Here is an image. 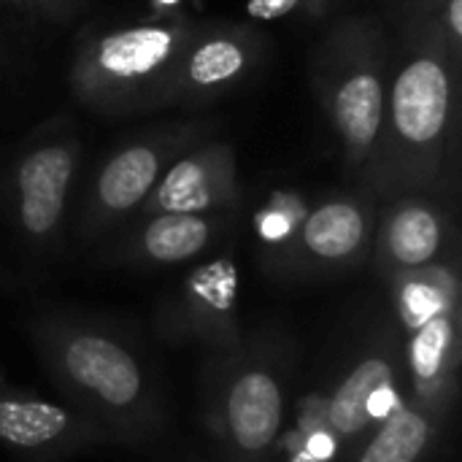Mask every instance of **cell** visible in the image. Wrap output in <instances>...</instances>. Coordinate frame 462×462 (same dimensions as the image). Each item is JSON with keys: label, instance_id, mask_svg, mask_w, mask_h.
Returning <instances> with one entry per match:
<instances>
[{"label": "cell", "instance_id": "6da1fadb", "mask_svg": "<svg viewBox=\"0 0 462 462\" xmlns=\"http://www.w3.org/2000/svg\"><path fill=\"white\" fill-rule=\"evenodd\" d=\"M27 338L51 384L111 441H141L162 428V401L138 338L95 317L46 311Z\"/></svg>", "mask_w": 462, "mask_h": 462}, {"label": "cell", "instance_id": "7a4b0ae2", "mask_svg": "<svg viewBox=\"0 0 462 462\" xmlns=\"http://www.w3.org/2000/svg\"><path fill=\"white\" fill-rule=\"evenodd\" d=\"M457 65L444 27L428 22L387 84L384 122L365 184L379 195H420L441 184L457 119Z\"/></svg>", "mask_w": 462, "mask_h": 462}, {"label": "cell", "instance_id": "3957f363", "mask_svg": "<svg viewBox=\"0 0 462 462\" xmlns=\"http://www.w3.org/2000/svg\"><path fill=\"white\" fill-rule=\"evenodd\" d=\"M198 27L189 19H154L87 38L70 65L76 100L108 116L173 106L181 57Z\"/></svg>", "mask_w": 462, "mask_h": 462}, {"label": "cell", "instance_id": "277c9868", "mask_svg": "<svg viewBox=\"0 0 462 462\" xmlns=\"http://www.w3.org/2000/svg\"><path fill=\"white\" fill-rule=\"evenodd\" d=\"M311 81L341 143L346 176L363 181L376 154L390 84L382 24L374 19L336 24L314 54Z\"/></svg>", "mask_w": 462, "mask_h": 462}, {"label": "cell", "instance_id": "5b68a950", "mask_svg": "<svg viewBox=\"0 0 462 462\" xmlns=\"http://www.w3.org/2000/svg\"><path fill=\"white\" fill-rule=\"evenodd\" d=\"M219 357L208 395V428L233 462H263L284 428L287 387L282 368L263 341H244Z\"/></svg>", "mask_w": 462, "mask_h": 462}, {"label": "cell", "instance_id": "8992f818", "mask_svg": "<svg viewBox=\"0 0 462 462\" xmlns=\"http://www.w3.org/2000/svg\"><path fill=\"white\" fill-rule=\"evenodd\" d=\"M211 122H173L143 133L141 138L119 146L97 171L84 217L81 233L87 238L100 236L119 219L143 206L165 171L187 154L192 146L208 138Z\"/></svg>", "mask_w": 462, "mask_h": 462}, {"label": "cell", "instance_id": "52a82bcc", "mask_svg": "<svg viewBox=\"0 0 462 462\" xmlns=\"http://www.w3.org/2000/svg\"><path fill=\"white\" fill-rule=\"evenodd\" d=\"M76 168L79 138L70 130L46 133V138L35 141L16 160L11 176V198L14 219L24 241L49 246L60 238Z\"/></svg>", "mask_w": 462, "mask_h": 462}, {"label": "cell", "instance_id": "ba28073f", "mask_svg": "<svg viewBox=\"0 0 462 462\" xmlns=\"http://www.w3.org/2000/svg\"><path fill=\"white\" fill-rule=\"evenodd\" d=\"M268 38L246 24H200L187 46L176 79L173 106H200L236 87L263 65Z\"/></svg>", "mask_w": 462, "mask_h": 462}, {"label": "cell", "instance_id": "9c48e42d", "mask_svg": "<svg viewBox=\"0 0 462 462\" xmlns=\"http://www.w3.org/2000/svg\"><path fill=\"white\" fill-rule=\"evenodd\" d=\"M157 325L165 338H195L225 355L244 344L236 322V265L222 257L195 268L160 306Z\"/></svg>", "mask_w": 462, "mask_h": 462}, {"label": "cell", "instance_id": "30bf717a", "mask_svg": "<svg viewBox=\"0 0 462 462\" xmlns=\"http://www.w3.org/2000/svg\"><path fill=\"white\" fill-rule=\"evenodd\" d=\"M103 441H111L108 433L79 409L0 387L3 447L35 460H57Z\"/></svg>", "mask_w": 462, "mask_h": 462}, {"label": "cell", "instance_id": "8fae6325", "mask_svg": "<svg viewBox=\"0 0 462 462\" xmlns=\"http://www.w3.org/2000/svg\"><path fill=\"white\" fill-rule=\"evenodd\" d=\"M236 152L230 143L200 141L181 154L138 208L152 214H222L238 203Z\"/></svg>", "mask_w": 462, "mask_h": 462}, {"label": "cell", "instance_id": "7c38bea8", "mask_svg": "<svg viewBox=\"0 0 462 462\" xmlns=\"http://www.w3.org/2000/svg\"><path fill=\"white\" fill-rule=\"evenodd\" d=\"M298 249L311 268H346L371 241V217L360 200H325L298 225Z\"/></svg>", "mask_w": 462, "mask_h": 462}, {"label": "cell", "instance_id": "4fadbf2b", "mask_svg": "<svg viewBox=\"0 0 462 462\" xmlns=\"http://www.w3.org/2000/svg\"><path fill=\"white\" fill-rule=\"evenodd\" d=\"M447 241V217L417 195L403 198L382 222L379 260L390 273L433 265Z\"/></svg>", "mask_w": 462, "mask_h": 462}, {"label": "cell", "instance_id": "5bb4252c", "mask_svg": "<svg viewBox=\"0 0 462 462\" xmlns=\"http://www.w3.org/2000/svg\"><path fill=\"white\" fill-rule=\"evenodd\" d=\"M460 363V333H457V311L439 314L411 330L409 341V368L417 390V401L441 411L447 395L455 384V371Z\"/></svg>", "mask_w": 462, "mask_h": 462}, {"label": "cell", "instance_id": "9a60e30c", "mask_svg": "<svg viewBox=\"0 0 462 462\" xmlns=\"http://www.w3.org/2000/svg\"><path fill=\"white\" fill-rule=\"evenodd\" d=\"M214 230L217 219L211 214H152L125 241L119 257L125 263L179 265L203 254Z\"/></svg>", "mask_w": 462, "mask_h": 462}, {"label": "cell", "instance_id": "2e32d148", "mask_svg": "<svg viewBox=\"0 0 462 462\" xmlns=\"http://www.w3.org/2000/svg\"><path fill=\"white\" fill-rule=\"evenodd\" d=\"M395 376H398V352L393 346H382L365 355L325 401V420L330 430L341 441L357 439L363 430H368L371 428L368 403L384 384H393Z\"/></svg>", "mask_w": 462, "mask_h": 462}, {"label": "cell", "instance_id": "e0dca14e", "mask_svg": "<svg viewBox=\"0 0 462 462\" xmlns=\"http://www.w3.org/2000/svg\"><path fill=\"white\" fill-rule=\"evenodd\" d=\"M393 290H395L398 319L409 330H417L420 325H425L439 314L457 311V300H460L457 276L441 265L393 273Z\"/></svg>", "mask_w": 462, "mask_h": 462}, {"label": "cell", "instance_id": "ac0fdd59", "mask_svg": "<svg viewBox=\"0 0 462 462\" xmlns=\"http://www.w3.org/2000/svg\"><path fill=\"white\" fill-rule=\"evenodd\" d=\"M436 411L417 406H401L382 420L376 436L360 452L357 462H417L433 439Z\"/></svg>", "mask_w": 462, "mask_h": 462}, {"label": "cell", "instance_id": "d6986e66", "mask_svg": "<svg viewBox=\"0 0 462 462\" xmlns=\"http://www.w3.org/2000/svg\"><path fill=\"white\" fill-rule=\"evenodd\" d=\"M87 0H0L3 8H11L22 16L32 19H49V22H65L70 19Z\"/></svg>", "mask_w": 462, "mask_h": 462}, {"label": "cell", "instance_id": "ffe728a7", "mask_svg": "<svg viewBox=\"0 0 462 462\" xmlns=\"http://www.w3.org/2000/svg\"><path fill=\"white\" fill-rule=\"evenodd\" d=\"M257 227L265 241H284L287 236H292L298 230V219L287 206H276V208H268L260 214Z\"/></svg>", "mask_w": 462, "mask_h": 462}, {"label": "cell", "instance_id": "44dd1931", "mask_svg": "<svg viewBox=\"0 0 462 462\" xmlns=\"http://www.w3.org/2000/svg\"><path fill=\"white\" fill-rule=\"evenodd\" d=\"M300 5V0H249L246 14L257 22H273L287 14H292Z\"/></svg>", "mask_w": 462, "mask_h": 462}, {"label": "cell", "instance_id": "7402d4cb", "mask_svg": "<svg viewBox=\"0 0 462 462\" xmlns=\"http://www.w3.org/2000/svg\"><path fill=\"white\" fill-rule=\"evenodd\" d=\"M441 14H447V22L441 19V27L452 43V49L460 54V38H462V0H444L441 3Z\"/></svg>", "mask_w": 462, "mask_h": 462}, {"label": "cell", "instance_id": "603a6c76", "mask_svg": "<svg viewBox=\"0 0 462 462\" xmlns=\"http://www.w3.org/2000/svg\"><path fill=\"white\" fill-rule=\"evenodd\" d=\"M287 462H333V460H325V457H319L317 452H311L298 436H290L287 439Z\"/></svg>", "mask_w": 462, "mask_h": 462}, {"label": "cell", "instance_id": "cb8c5ba5", "mask_svg": "<svg viewBox=\"0 0 462 462\" xmlns=\"http://www.w3.org/2000/svg\"><path fill=\"white\" fill-rule=\"evenodd\" d=\"M300 5H306L309 16H322L330 5V0H300Z\"/></svg>", "mask_w": 462, "mask_h": 462}, {"label": "cell", "instance_id": "d4e9b609", "mask_svg": "<svg viewBox=\"0 0 462 462\" xmlns=\"http://www.w3.org/2000/svg\"><path fill=\"white\" fill-rule=\"evenodd\" d=\"M0 287H11V282H5V279H0Z\"/></svg>", "mask_w": 462, "mask_h": 462}, {"label": "cell", "instance_id": "484cf974", "mask_svg": "<svg viewBox=\"0 0 462 462\" xmlns=\"http://www.w3.org/2000/svg\"><path fill=\"white\" fill-rule=\"evenodd\" d=\"M160 3H176V0H160Z\"/></svg>", "mask_w": 462, "mask_h": 462}, {"label": "cell", "instance_id": "4316f807", "mask_svg": "<svg viewBox=\"0 0 462 462\" xmlns=\"http://www.w3.org/2000/svg\"><path fill=\"white\" fill-rule=\"evenodd\" d=\"M0 387H5V384H3V382H0Z\"/></svg>", "mask_w": 462, "mask_h": 462}]
</instances>
